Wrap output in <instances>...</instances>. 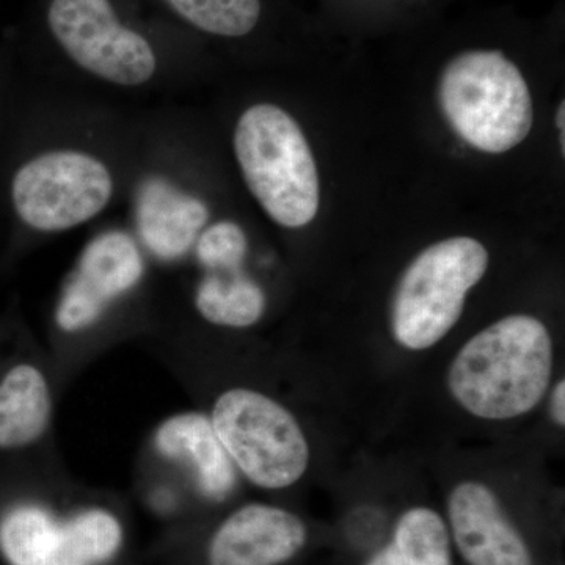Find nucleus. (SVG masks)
I'll return each instance as SVG.
<instances>
[{
  "mask_svg": "<svg viewBox=\"0 0 565 565\" xmlns=\"http://www.w3.org/2000/svg\"><path fill=\"white\" fill-rule=\"evenodd\" d=\"M553 374L552 334L541 319L505 316L476 333L449 364V393L468 414L508 422L544 399Z\"/></svg>",
  "mask_w": 565,
  "mask_h": 565,
  "instance_id": "f257e3e1",
  "label": "nucleus"
},
{
  "mask_svg": "<svg viewBox=\"0 0 565 565\" xmlns=\"http://www.w3.org/2000/svg\"><path fill=\"white\" fill-rule=\"evenodd\" d=\"M2 195L14 226L29 234H61L103 214L117 193L109 162L84 148H33L10 134Z\"/></svg>",
  "mask_w": 565,
  "mask_h": 565,
  "instance_id": "f03ea898",
  "label": "nucleus"
},
{
  "mask_svg": "<svg viewBox=\"0 0 565 565\" xmlns=\"http://www.w3.org/2000/svg\"><path fill=\"white\" fill-rule=\"evenodd\" d=\"M234 154L248 191L282 228H303L319 210V174L299 122L281 107L258 103L241 115Z\"/></svg>",
  "mask_w": 565,
  "mask_h": 565,
  "instance_id": "7ed1b4c3",
  "label": "nucleus"
},
{
  "mask_svg": "<svg viewBox=\"0 0 565 565\" xmlns=\"http://www.w3.org/2000/svg\"><path fill=\"white\" fill-rule=\"evenodd\" d=\"M440 104L455 131L490 154L512 150L533 128L525 77L500 51L456 55L441 74Z\"/></svg>",
  "mask_w": 565,
  "mask_h": 565,
  "instance_id": "20e7f679",
  "label": "nucleus"
},
{
  "mask_svg": "<svg viewBox=\"0 0 565 565\" xmlns=\"http://www.w3.org/2000/svg\"><path fill=\"white\" fill-rule=\"evenodd\" d=\"M489 252L473 237H449L408 264L392 305L394 341L426 351L455 329L468 292L484 278Z\"/></svg>",
  "mask_w": 565,
  "mask_h": 565,
  "instance_id": "39448f33",
  "label": "nucleus"
},
{
  "mask_svg": "<svg viewBox=\"0 0 565 565\" xmlns=\"http://www.w3.org/2000/svg\"><path fill=\"white\" fill-rule=\"evenodd\" d=\"M210 419L237 473L259 489H289L310 463V446L292 412L269 394L236 386L215 397Z\"/></svg>",
  "mask_w": 565,
  "mask_h": 565,
  "instance_id": "423d86ee",
  "label": "nucleus"
},
{
  "mask_svg": "<svg viewBox=\"0 0 565 565\" xmlns=\"http://www.w3.org/2000/svg\"><path fill=\"white\" fill-rule=\"evenodd\" d=\"M47 24L71 61L106 84L145 87L158 73L150 41L122 24L110 0H52Z\"/></svg>",
  "mask_w": 565,
  "mask_h": 565,
  "instance_id": "0eeeda50",
  "label": "nucleus"
},
{
  "mask_svg": "<svg viewBox=\"0 0 565 565\" xmlns=\"http://www.w3.org/2000/svg\"><path fill=\"white\" fill-rule=\"evenodd\" d=\"M145 258L128 233L111 230L96 236L81 253L55 307V326L65 334L88 332L118 300L139 286Z\"/></svg>",
  "mask_w": 565,
  "mask_h": 565,
  "instance_id": "6e6552de",
  "label": "nucleus"
},
{
  "mask_svg": "<svg viewBox=\"0 0 565 565\" xmlns=\"http://www.w3.org/2000/svg\"><path fill=\"white\" fill-rule=\"evenodd\" d=\"M448 531L467 565H535L500 498L482 482L462 481L451 490Z\"/></svg>",
  "mask_w": 565,
  "mask_h": 565,
  "instance_id": "1a4fd4ad",
  "label": "nucleus"
},
{
  "mask_svg": "<svg viewBox=\"0 0 565 565\" xmlns=\"http://www.w3.org/2000/svg\"><path fill=\"white\" fill-rule=\"evenodd\" d=\"M308 542L302 519L274 504L241 505L218 525L207 545V565H282Z\"/></svg>",
  "mask_w": 565,
  "mask_h": 565,
  "instance_id": "9d476101",
  "label": "nucleus"
},
{
  "mask_svg": "<svg viewBox=\"0 0 565 565\" xmlns=\"http://www.w3.org/2000/svg\"><path fill=\"white\" fill-rule=\"evenodd\" d=\"M152 448L166 462L191 476L195 489L223 501L236 489L237 470L212 426L210 415L180 412L167 416L152 434Z\"/></svg>",
  "mask_w": 565,
  "mask_h": 565,
  "instance_id": "9b49d317",
  "label": "nucleus"
},
{
  "mask_svg": "<svg viewBox=\"0 0 565 565\" xmlns=\"http://www.w3.org/2000/svg\"><path fill=\"white\" fill-rule=\"evenodd\" d=\"M54 419V392L33 363H18L0 382V449L39 444Z\"/></svg>",
  "mask_w": 565,
  "mask_h": 565,
  "instance_id": "f8f14e48",
  "label": "nucleus"
},
{
  "mask_svg": "<svg viewBox=\"0 0 565 565\" xmlns=\"http://www.w3.org/2000/svg\"><path fill=\"white\" fill-rule=\"evenodd\" d=\"M151 189L158 199L143 207L152 212L140 214V241L162 262H177L188 255L199 239L200 233L206 228V206L199 200L163 189Z\"/></svg>",
  "mask_w": 565,
  "mask_h": 565,
  "instance_id": "ddd939ff",
  "label": "nucleus"
},
{
  "mask_svg": "<svg viewBox=\"0 0 565 565\" xmlns=\"http://www.w3.org/2000/svg\"><path fill=\"white\" fill-rule=\"evenodd\" d=\"M200 318L223 329H248L262 321L266 292L255 278L241 270L204 273L193 294Z\"/></svg>",
  "mask_w": 565,
  "mask_h": 565,
  "instance_id": "4468645a",
  "label": "nucleus"
},
{
  "mask_svg": "<svg viewBox=\"0 0 565 565\" xmlns=\"http://www.w3.org/2000/svg\"><path fill=\"white\" fill-rule=\"evenodd\" d=\"M364 565H455L444 516L426 505L407 509L390 541Z\"/></svg>",
  "mask_w": 565,
  "mask_h": 565,
  "instance_id": "2eb2a0df",
  "label": "nucleus"
},
{
  "mask_svg": "<svg viewBox=\"0 0 565 565\" xmlns=\"http://www.w3.org/2000/svg\"><path fill=\"white\" fill-rule=\"evenodd\" d=\"M122 526L104 508H88L61 522L51 565H102L117 555Z\"/></svg>",
  "mask_w": 565,
  "mask_h": 565,
  "instance_id": "dca6fc26",
  "label": "nucleus"
},
{
  "mask_svg": "<svg viewBox=\"0 0 565 565\" xmlns=\"http://www.w3.org/2000/svg\"><path fill=\"white\" fill-rule=\"evenodd\" d=\"M61 520L39 504H21L0 520V552L11 565H51Z\"/></svg>",
  "mask_w": 565,
  "mask_h": 565,
  "instance_id": "f3484780",
  "label": "nucleus"
},
{
  "mask_svg": "<svg viewBox=\"0 0 565 565\" xmlns=\"http://www.w3.org/2000/svg\"><path fill=\"white\" fill-rule=\"evenodd\" d=\"M174 13L204 33L239 39L255 31L262 18L259 0H166Z\"/></svg>",
  "mask_w": 565,
  "mask_h": 565,
  "instance_id": "a211bd4d",
  "label": "nucleus"
},
{
  "mask_svg": "<svg viewBox=\"0 0 565 565\" xmlns=\"http://www.w3.org/2000/svg\"><path fill=\"white\" fill-rule=\"evenodd\" d=\"M193 250L204 273L241 270L248 253L247 234L237 223L217 222L200 233Z\"/></svg>",
  "mask_w": 565,
  "mask_h": 565,
  "instance_id": "6ab92c4d",
  "label": "nucleus"
},
{
  "mask_svg": "<svg viewBox=\"0 0 565 565\" xmlns=\"http://www.w3.org/2000/svg\"><path fill=\"white\" fill-rule=\"evenodd\" d=\"M552 414L557 426H565V381L557 382L552 394Z\"/></svg>",
  "mask_w": 565,
  "mask_h": 565,
  "instance_id": "aec40b11",
  "label": "nucleus"
},
{
  "mask_svg": "<svg viewBox=\"0 0 565 565\" xmlns=\"http://www.w3.org/2000/svg\"><path fill=\"white\" fill-rule=\"evenodd\" d=\"M9 84L0 81V150H2L3 137L9 125Z\"/></svg>",
  "mask_w": 565,
  "mask_h": 565,
  "instance_id": "412c9836",
  "label": "nucleus"
},
{
  "mask_svg": "<svg viewBox=\"0 0 565 565\" xmlns=\"http://www.w3.org/2000/svg\"><path fill=\"white\" fill-rule=\"evenodd\" d=\"M564 103H561L559 109H557L556 114V126L561 129V134H564V117H565V110H564Z\"/></svg>",
  "mask_w": 565,
  "mask_h": 565,
  "instance_id": "4be33fe9",
  "label": "nucleus"
}]
</instances>
